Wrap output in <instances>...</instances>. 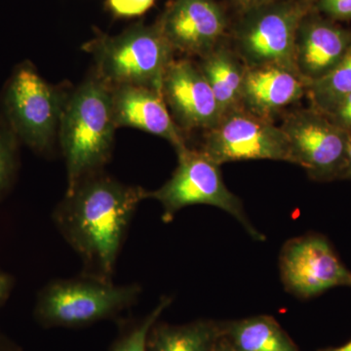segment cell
Returning <instances> with one entry per match:
<instances>
[{
	"label": "cell",
	"instance_id": "6da1fadb",
	"mask_svg": "<svg viewBox=\"0 0 351 351\" xmlns=\"http://www.w3.org/2000/svg\"><path fill=\"white\" fill-rule=\"evenodd\" d=\"M147 191L98 172L83 179L53 213L66 243L82 258V276L112 281L120 249Z\"/></svg>",
	"mask_w": 351,
	"mask_h": 351
},
{
	"label": "cell",
	"instance_id": "7a4b0ae2",
	"mask_svg": "<svg viewBox=\"0 0 351 351\" xmlns=\"http://www.w3.org/2000/svg\"><path fill=\"white\" fill-rule=\"evenodd\" d=\"M112 92L95 73L66 97L59 138L66 160L68 186L103 170L112 156L115 130Z\"/></svg>",
	"mask_w": 351,
	"mask_h": 351
},
{
	"label": "cell",
	"instance_id": "3957f363",
	"mask_svg": "<svg viewBox=\"0 0 351 351\" xmlns=\"http://www.w3.org/2000/svg\"><path fill=\"white\" fill-rule=\"evenodd\" d=\"M93 56L94 73L108 86L136 85L160 92L174 50L158 25H136L119 36H99L83 45Z\"/></svg>",
	"mask_w": 351,
	"mask_h": 351
},
{
	"label": "cell",
	"instance_id": "277c9868",
	"mask_svg": "<svg viewBox=\"0 0 351 351\" xmlns=\"http://www.w3.org/2000/svg\"><path fill=\"white\" fill-rule=\"evenodd\" d=\"M137 283L117 285L82 276L50 281L36 297L34 317L43 327H82L114 317L137 302Z\"/></svg>",
	"mask_w": 351,
	"mask_h": 351
},
{
	"label": "cell",
	"instance_id": "5b68a950",
	"mask_svg": "<svg viewBox=\"0 0 351 351\" xmlns=\"http://www.w3.org/2000/svg\"><path fill=\"white\" fill-rule=\"evenodd\" d=\"M178 166L172 177L160 189L147 191V198L160 203L164 223L173 221L184 207L204 204L228 212L256 240H263L245 214L241 200L226 188L218 164L200 149L189 147L178 152Z\"/></svg>",
	"mask_w": 351,
	"mask_h": 351
},
{
	"label": "cell",
	"instance_id": "8992f818",
	"mask_svg": "<svg viewBox=\"0 0 351 351\" xmlns=\"http://www.w3.org/2000/svg\"><path fill=\"white\" fill-rule=\"evenodd\" d=\"M66 97L44 80L32 64H21L7 83L3 98L13 135L34 152L49 151L59 135Z\"/></svg>",
	"mask_w": 351,
	"mask_h": 351
},
{
	"label": "cell",
	"instance_id": "52a82bcc",
	"mask_svg": "<svg viewBox=\"0 0 351 351\" xmlns=\"http://www.w3.org/2000/svg\"><path fill=\"white\" fill-rule=\"evenodd\" d=\"M200 151L219 166L241 160L291 163L287 138L281 127L243 108L226 113L206 131Z\"/></svg>",
	"mask_w": 351,
	"mask_h": 351
},
{
	"label": "cell",
	"instance_id": "ba28073f",
	"mask_svg": "<svg viewBox=\"0 0 351 351\" xmlns=\"http://www.w3.org/2000/svg\"><path fill=\"white\" fill-rule=\"evenodd\" d=\"M290 149L291 163L314 181L343 180L350 134L316 108L288 113L280 126Z\"/></svg>",
	"mask_w": 351,
	"mask_h": 351
},
{
	"label": "cell",
	"instance_id": "9c48e42d",
	"mask_svg": "<svg viewBox=\"0 0 351 351\" xmlns=\"http://www.w3.org/2000/svg\"><path fill=\"white\" fill-rule=\"evenodd\" d=\"M306 15L304 4L288 0L246 14L237 34V54L247 66L276 64L297 71L295 39Z\"/></svg>",
	"mask_w": 351,
	"mask_h": 351
},
{
	"label": "cell",
	"instance_id": "30bf717a",
	"mask_svg": "<svg viewBox=\"0 0 351 351\" xmlns=\"http://www.w3.org/2000/svg\"><path fill=\"white\" fill-rule=\"evenodd\" d=\"M280 274L289 292L304 299L335 287H351V270L320 234L289 240L281 251Z\"/></svg>",
	"mask_w": 351,
	"mask_h": 351
},
{
	"label": "cell",
	"instance_id": "8fae6325",
	"mask_svg": "<svg viewBox=\"0 0 351 351\" xmlns=\"http://www.w3.org/2000/svg\"><path fill=\"white\" fill-rule=\"evenodd\" d=\"M161 94L184 132L210 130L223 117L213 90L198 64L188 58L171 62L164 73Z\"/></svg>",
	"mask_w": 351,
	"mask_h": 351
},
{
	"label": "cell",
	"instance_id": "7c38bea8",
	"mask_svg": "<svg viewBox=\"0 0 351 351\" xmlns=\"http://www.w3.org/2000/svg\"><path fill=\"white\" fill-rule=\"evenodd\" d=\"M156 24L175 53L199 58L221 44L228 27L214 0H173Z\"/></svg>",
	"mask_w": 351,
	"mask_h": 351
},
{
	"label": "cell",
	"instance_id": "4fadbf2b",
	"mask_svg": "<svg viewBox=\"0 0 351 351\" xmlns=\"http://www.w3.org/2000/svg\"><path fill=\"white\" fill-rule=\"evenodd\" d=\"M115 124L133 127L165 138L180 152L188 147L184 131L173 119L162 94L136 85L110 87Z\"/></svg>",
	"mask_w": 351,
	"mask_h": 351
},
{
	"label": "cell",
	"instance_id": "5bb4252c",
	"mask_svg": "<svg viewBox=\"0 0 351 351\" xmlns=\"http://www.w3.org/2000/svg\"><path fill=\"white\" fill-rule=\"evenodd\" d=\"M350 45V32L326 20L306 15L295 39V69L308 85L336 68Z\"/></svg>",
	"mask_w": 351,
	"mask_h": 351
},
{
	"label": "cell",
	"instance_id": "9a60e30c",
	"mask_svg": "<svg viewBox=\"0 0 351 351\" xmlns=\"http://www.w3.org/2000/svg\"><path fill=\"white\" fill-rule=\"evenodd\" d=\"M306 82L295 69L276 64L247 66L242 87L241 108L272 119L306 93Z\"/></svg>",
	"mask_w": 351,
	"mask_h": 351
},
{
	"label": "cell",
	"instance_id": "2e32d148",
	"mask_svg": "<svg viewBox=\"0 0 351 351\" xmlns=\"http://www.w3.org/2000/svg\"><path fill=\"white\" fill-rule=\"evenodd\" d=\"M213 90L223 115L241 108L246 64L237 53L219 44L197 64Z\"/></svg>",
	"mask_w": 351,
	"mask_h": 351
},
{
	"label": "cell",
	"instance_id": "e0dca14e",
	"mask_svg": "<svg viewBox=\"0 0 351 351\" xmlns=\"http://www.w3.org/2000/svg\"><path fill=\"white\" fill-rule=\"evenodd\" d=\"M228 343L235 351H300L274 318L256 316L232 323Z\"/></svg>",
	"mask_w": 351,
	"mask_h": 351
},
{
	"label": "cell",
	"instance_id": "ac0fdd59",
	"mask_svg": "<svg viewBox=\"0 0 351 351\" xmlns=\"http://www.w3.org/2000/svg\"><path fill=\"white\" fill-rule=\"evenodd\" d=\"M221 329L206 321L181 326L154 325L149 332V351H213Z\"/></svg>",
	"mask_w": 351,
	"mask_h": 351
},
{
	"label": "cell",
	"instance_id": "d6986e66",
	"mask_svg": "<svg viewBox=\"0 0 351 351\" xmlns=\"http://www.w3.org/2000/svg\"><path fill=\"white\" fill-rule=\"evenodd\" d=\"M306 93L313 108L319 112H324L339 98L351 93V45L336 68L307 85Z\"/></svg>",
	"mask_w": 351,
	"mask_h": 351
},
{
	"label": "cell",
	"instance_id": "ffe728a7",
	"mask_svg": "<svg viewBox=\"0 0 351 351\" xmlns=\"http://www.w3.org/2000/svg\"><path fill=\"white\" fill-rule=\"evenodd\" d=\"M172 299L169 297L161 298L157 306L140 321L137 325L132 327L126 332L113 346L112 351H149V332L152 327L156 324L157 320L160 317L163 311L170 306Z\"/></svg>",
	"mask_w": 351,
	"mask_h": 351
},
{
	"label": "cell",
	"instance_id": "44dd1931",
	"mask_svg": "<svg viewBox=\"0 0 351 351\" xmlns=\"http://www.w3.org/2000/svg\"><path fill=\"white\" fill-rule=\"evenodd\" d=\"M17 169L15 140L10 134L0 130V198L12 184Z\"/></svg>",
	"mask_w": 351,
	"mask_h": 351
},
{
	"label": "cell",
	"instance_id": "7402d4cb",
	"mask_svg": "<svg viewBox=\"0 0 351 351\" xmlns=\"http://www.w3.org/2000/svg\"><path fill=\"white\" fill-rule=\"evenodd\" d=\"M321 112L324 113L332 123L351 134V93L341 97Z\"/></svg>",
	"mask_w": 351,
	"mask_h": 351
},
{
	"label": "cell",
	"instance_id": "603a6c76",
	"mask_svg": "<svg viewBox=\"0 0 351 351\" xmlns=\"http://www.w3.org/2000/svg\"><path fill=\"white\" fill-rule=\"evenodd\" d=\"M110 10L119 17H136L147 12L154 0H108Z\"/></svg>",
	"mask_w": 351,
	"mask_h": 351
},
{
	"label": "cell",
	"instance_id": "cb8c5ba5",
	"mask_svg": "<svg viewBox=\"0 0 351 351\" xmlns=\"http://www.w3.org/2000/svg\"><path fill=\"white\" fill-rule=\"evenodd\" d=\"M318 8L335 20H351V0H319Z\"/></svg>",
	"mask_w": 351,
	"mask_h": 351
},
{
	"label": "cell",
	"instance_id": "d4e9b609",
	"mask_svg": "<svg viewBox=\"0 0 351 351\" xmlns=\"http://www.w3.org/2000/svg\"><path fill=\"white\" fill-rule=\"evenodd\" d=\"M15 286V279L11 274L0 271V307L9 299Z\"/></svg>",
	"mask_w": 351,
	"mask_h": 351
},
{
	"label": "cell",
	"instance_id": "484cf974",
	"mask_svg": "<svg viewBox=\"0 0 351 351\" xmlns=\"http://www.w3.org/2000/svg\"><path fill=\"white\" fill-rule=\"evenodd\" d=\"M240 12L248 14L276 0H233Z\"/></svg>",
	"mask_w": 351,
	"mask_h": 351
},
{
	"label": "cell",
	"instance_id": "4316f807",
	"mask_svg": "<svg viewBox=\"0 0 351 351\" xmlns=\"http://www.w3.org/2000/svg\"><path fill=\"white\" fill-rule=\"evenodd\" d=\"M0 351H24L22 346L14 341L0 328Z\"/></svg>",
	"mask_w": 351,
	"mask_h": 351
},
{
	"label": "cell",
	"instance_id": "83f0119b",
	"mask_svg": "<svg viewBox=\"0 0 351 351\" xmlns=\"http://www.w3.org/2000/svg\"><path fill=\"white\" fill-rule=\"evenodd\" d=\"M343 180H351V134L350 143H348V158H346V167L343 173Z\"/></svg>",
	"mask_w": 351,
	"mask_h": 351
},
{
	"label": "cell",
	"instance_id": "f1b7e54d",
	"mask_svg": "<svg viewBox=\"0 0 351 351\" xmlns=\"http://www.w3.org/2000/svg\"><path fill=\"white\" fill-rule=\"evenodd\" d=\"M213 351H235V350L228 341H221V343L218 341Z\"/></svg>",
	"mask_w": 351,
	"mask_h": 351
},
{
	"label": "cell",
	"instance_id": "f546056e",
	"mask_svg": "<svg viewBox=\"0 0 351 351\" xmlns=\"http://www.w3.org/2000/svg\"><path fill=\"white\" fill-rule=\"evenodd\" d=\"M321 351H351V339L346 345L339 346V348H326Z\"/></svg>",
	"mask_w": 351,
	"mask_h": 351
}]
</instances>
